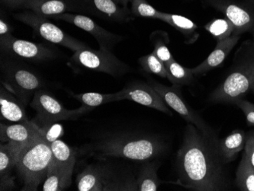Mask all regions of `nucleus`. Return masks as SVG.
Returning a JSON list of instances; mask_svg holds the SVG:
<instances>
[{
	"instance_id": "f257e3e1",
	"label": "nucleus",
	"mask_w": 254,
	"mask_h": 191,
	"mask_svg": "<svg viewBox=\"0 0 254 191\" xmlns=\"http://www.w3.org/2000/svg\"><path fill=\"white\" fill-rule=\"evenodd\" d=\"M215 130L205 132L188 124L176 159V185L195 191L231 189L228 172Z\"/></svg>"
},
{
	"instance_id": "f03ea898",
	"label": "nucleus",
	"mask_w": 254,
	"mask_h": 191,
	"mask_svg": "<svg viewBox=\"0 0 254 191\" xmlns=\"http://www.w3.org/2000/svg\"><path fill=\"white\" fill-rule=\"evenodd\" d=\"M90 154L98 158H119L135 161L157 159L168 150L161 136L146 132H120L90 145Z\"/></svg>"
},
{
	"instance_id": "7ed1b4c3",
	"label": "nucleus",
	"mask_w": 254,
	"mask_h": 191,
	"mask_svg": "<svg viewBox=\"0 0 254 191\" xmlns=\"http://www.w3.org/2000/svg\"><path fill=\"white\" fill-rule=\"evenodd\" d=\"M225 80L209 96L212 103H232L242 98L254 85V41L244 43Z\"/></svg>"
},
{
	"instance_id": "20e7f679",
	"label": "nucleus",
	"mask_w": 254,
	"mask_h": 191,
	"mask_svg": "<svg viewBox=\"0 0 254 191\" xmlns=\"http://www.w3.org/2000/svg\"><path fill=\"white\" fill-rule=\"evenodd\" d=\"M53 160L51 143L44 132L25 145L20 152L16 168L23 182L22 191H35L48 175Z\"/></svg>"
},
{
	"instance_id": "39448f33",
	"label": "nucleus",
	"mask_w": 254,
	"mask_h": 191,
	"mask_svg": "<svg viewBox=\"0 0 254 191\" xmlns=\"http://www.w3.org/2000/svg\"><path fill=\"white\" fill-rule=\"evenodd\" d=\"M78 191H138L132 172L105 165H89L76 178Z\"/></svg>"
},
{
	"instance_id": "423d86ee",
	"label": "nucleus",
	"mask_w": 254,
	"mask_h": 191,
	"mask_svg": "<svg viewBox=\"0 0 254 191\" xmlns=\"http://www.w3.org/2000/svg\"><path fill=\"white\" fill-rule=\"evenodd\" d=\"M1 85L14 94L25 106L44 87V81L31 67L5 57L1 60Z\"/></svg>"
},
{
	"instance_id": "0eeeda50",
	"label": "nucleus",
	"mask_w": 254,
	"mask_h": 191,
	"mask_svg": "<svg viewBox=\"0 0 254 191\" xmlns=\"http://www.w3.org/2000/svg\"><path fill=\"white\" fill-rule=\"evenodd\" d=\"M37 112V119L42 127L51 126L62 121H74L93 108L83 106L75 110H68L49 92L41 89L35 92L31 104Z\"/></svg>"
},
{
	"instance_id": "6e6552de",
	"label": "nucleus",
	"mask_w": 254,
	"mask_h": 191,
	"mask_svg": "<svg viewBox=\"0 0 254 191\" xmlns=\"http://www.w3.org/2000/svg\"><path fill=\"white\" fill-rule=\"evenodd\" d=\"M13 17L17 21L32 28L34 32L40 37L53 44H59L74 52L88 48L85 43L68 35L59 27L51 22L48 17L38 15L30 10L14 14Z\"/></svg>"
},
{
	"instance_id": "1a4fd4ad",
	"label": "nucleus",
	"mask_w": 254,
	"mask_h": 191,
	"mask_svg": "<svg viewBox=\"0 0 254 191\" xmlns=\"http://www.w3.org/2000/svg\"><path fill=\"white\" fill-rule=\"evenodd\" d=\"M72 63L85 69L105 72L114 77H121L131 72V67L120 61L111 51L86 48L74 52Z\"/></svg>"
},
{
	"instance_id": "9d476101",
	"label": "nucleus",
	"mask_w": 254,
	"mask_h": 191,
	"mask_svg": "<svg viewBox=\"0 0 254 191\" xmlns=\"http://www.w3.org/2000/svg\"><path fill=\"white\" fill-rule=\"evenodd\" d=\"M1 52L8 58L33 63H41L55 59L57 52L39 43L18 39L12 36L0 38Z\"/></svg>"
},
{
	"instance_id": "9b49d317",
	"label": "nucleus",
	"mask_w": 254,
	"mask_h": 191,
	"mask_svg": "<svg viewBox=\"0 0 254 191\" xmlns=\"http://www.w3.org/2000/svg\"><path fill=\"white\" fill-rule=\"evenodd\" d=\"M148 83L152 85L165 103L175 112L179 114L188 124L194 125L198 129L205 132H210L213 129L207 125L206 122L198 115L185 101L181 92V87L173 85L167 86L153 79H149Z\"/></svg>"
},
{
	"instance_id": "f8f14e48",
	"label": "nucleus",
	"mask_w": 254,
	"mask_h": 191,
	"mask_svg": "<svg viewBox=\"0 0 254 191\" xmlns=\"http://www.w3.org/2000/svg\"><path fill=\"white\" fill-rule=\"evenodd\" d=\"M205 6L212 7L222 12L235 27L233 35L244 33L254 35V10L244 4L231 0H201Z\"/></svg>"
},
{
	"instance_id": "ddd939ff",
	"label": "nucleus",
	"mask_w": 254,
	"mask_h": 191,
	"mask_svg": "<svg viewBox=\"0 0 254 191\" xmlns=\"http://www.w3.org/2000/svg\"><path fill=\"white\" fill-rule=\"evenodd\" d=\"M48 18L66 21L68 23L72 24L89 33L95 38L99 44L100 49L101 50L111 51L118 43L124 39V37L107 31L105 28L98 25L91 18L85 15L65 12L60 15H53Z\"/></svg>"
},
{
	"instance_id": "4468645a",
	"label": "nucleus",
	"mask_w": 254,
	"mask_h": 191,
	"mask_svg": "<svg viewBox=\"0 0 254 191\" xmlns=\"http://www.w3.org/2000/svg\"><path fill=\"white\" fill-rule=\"evenodd\" d=\"M117 94L118 101L129 100L139 105L163 112L166 115H172V112L168 108V105L149 83L132 82L126 85Z\"/></svg>"
},
{
	"instance_id": "2eb2a0df",
	"label": "nucleus",
	"mask_w": 254,
	"mask_h": 191,
	"mask_svg": "<svg viewBox=\"0 0 254 191\" xmlns=\"http://www.w3.org/2000/svg\"><path fill=\"white\" fill-rule=\"evenodd\" d=\"M81 12H89L105 19L127 23L133 20L131 10L118 5L114 0H77Z\"/></svg>"
},
{
	"instance_id": "dca6fc26",
	"label": "nucleus",
	"mask_w": 254,
	"mask_h": 191,
	"mask_svg": "<svg viewBox=\"0 0 254 191\" xmlns=\"http://www.w3.org/2000/svg\"><path fill=\"white\" fill-rule=\"evenodd\" d=\"M25 145L12 142H2L0 145V191H11L15 188L12 172Z\"/></svg>"
},
{
	"instance_id": "f3484780",
	"label": "nucleus",
	"mask_w": 254,
	"mask_h": 191,
	"mask_svg": "<svg viewBox=\"0 0 254 191\" xmlns=\"http://www.w3.org/2000/svg\"><path fill=\"white\" fill-rule=\"evenodd\" d=\"M42 132V129L33 122L13 123L0 125V140L2 142H12L26 145Z\"/></svg>"
},
{
	"instance_id": "a211bd4d",
	"label": "nucleus",
	"mask_w": 254,
	"mask_h": 191,
	"mask_svg": "<svg viewBox=\"0 0 254 191\" xmlns=\"http://www.w3.org/2000/svg\"><path fill=\"white\" fill-rule=\"evenodd\" d=\"M241 35H232L222 41H217V45L209 57L197 66L192 68L195 76L205 75L206 72L219 66L225 61L228 54L236 46Z\"/></svg>"
},
{
	"instance_id": "6ab92c4d",
	"label": "nucleus",
	"mask_w": 254,
	"mask_h": 191,
	"mask_svg": "<svg viewBox=\"0 0 254 191\" xmlns=\"http://www.w3.org/2000/svg\"><path fill=\"white\" fill-rule=\"evenodd\" d=\"M25 10L48 18L65 12H81L75 0H27Z\"/></svg>"
},
{
	"instance_id": "aec40b11",
	"label": "nucleus",
	"mask_w": 254,
	"mask_h": 191,
	"mask_svg": "<svg viewBox=\"0 0 254 191\" xmlns=\"http://www.w3.org/2000/svg\"><path fill=\"white\" fill-rule=\"evenodd\" d=\"M25 105L3 85L0 88V113L2 120L13 123L28 122Z\"/></svg>"
},
{
	"instance_id": "412c9836",
	"label": "nucleus",
	"mask_w": 254,
	"mask_h": 191,
	"mask_svg": "<svg viewBox=\"0 0 254 191\" xmlns=\"http://www.w3.org/2000/svg\"><path fill=\"white\" fill-rule=\"evenodd\" d=\"M246 134L241 129H235L220 140V151L225 163L233 162L239 152L245 149Z\"/></svg>"
},
{
	"instance_id": "4be33fe9",
	"label": "nucleus",
	"mask_w": 254,
	"mask_h": 191,
	"mask_svg": "<svg viewBox=\"0 0 254 191\" xmlns=\"http://www.w3.org/2000/svg\"><path fill=\"white\" fill-rule=\"evenodd\" d=\"M160 163L158 161H145L136 178L138 191H156L162 184L158 178V169Z\"/></svg>"
},
{
	"instance_id": "5701e85b",
	"label": "nucleus",
	"mask_w": 254,
	"mask_h": 191,
	"mask_svg": "<svg viewBox=\"0 0 254 191\" xmlns=\"http://www.w3.org/2000/svg\"><path fill=\"white\" fill-rule=\"evenodd\" d=\"M72 172H67L61 167L51 162L48 175L44 181L42 191H62L70 186L72 183Z\"/></svg>"
},
{
	"instance_id": "b1692460",
	"label": "nucleus",
	"mask_w": 254,
	"mask_h": 191,
	"mask_svg": "<svg viewBox=\"0 0 254 191\" xmlns=\"http://www.w3.org/2000/svg\"><path fill=\"white\" fill-rule=\"evenodd\" d=\"M158 20L165 21L168 25L180 31L184 35V38L188 39V43L193 42L197 38L198 34L196 33L197 25L187 17L176 15V14L161 12Z\"/></svg>"
},
{
	"instance_id": "393cba45",
	"label": "nucleus",
	"mask_w": 254,
	"mask_h": 191,
	"mask_svg": "<svg viewBox=\"0 0 254 191\" xmlns=\"http://www.w3.org/2000/svg\"><path fill=\"white\" fill-rule=\"evenodd\" d=\"M53 162L67 172H73L75 164V153L66 143L57 139L51 142Z\"/></svg>"
},
{
	"instance_id": "a878e982",
	"label": "nucleus",
	"mask_w": 254,
	"mask_h": 191,
	"mask_svg": "<svg viewBox=\"0 0 254 191\" xmlns=\"http://www.w3.org/2000/svg\"><path fill=\"white\" fill-rule=\"evenodd\" d=\"M165 65L168 72V78L173 85L181 87L190 85L193 82L194 74L192 68L183 66L175 60Z\"/></svg>"
},
{
	"instance_id": "bb28decb",
	"label": "nucleus",
	"mask_w": 254,
	"mask_h": 191,
	"mask_svg": "<svg viewBox=\"0 0 254 191\" xmlns=\"http://www.w3.org/2000/svg\"><path fill=\"white\" fill-rule=\"evenodd\" d=\"M235 184L242 191H254V168L243 153L236 172Z\"/></svg>"
},
{
	"instance_id": "cd10ccee",
	"label": "nucleus",
	"mask_w": 254,
	"mask_h": 191,
	"mask_svg": "<svg viewBox=\"0 0 254 191\" xmlns=\"http://www.w3.org/2000/svg\"><path fill=\"white\" fill-rule=\"evenodd\" d=\"M205 29L217 41H220L232 36L235 31V27L227 18H216L205 25Z\"/></svg>"
},
{
	"instance_id": "c85d7f7f",
	"label": "nucleus",
	"mask_w": 254,
	"mask_h": 191,
	"mask_svg": "<svg viewBox=\"0 0 254 191\" xmlns=\"http://www.w3.org/2000/svg\"><path fill=\"white\" fill-rule=\"evenodd\" d=\"M75 99L79 101L83 106L94 108L100 105L118 102V94H101L98 92H86L82 94H72Z\"/></svg>"
},
{
	"instance_id": "c756f323",
	"label": "nucleus",
	"mask_w": 254,
	"mask_h": 191,
	"mask_svg": "<svg viewBox=\"0 0 254 191\" xmlns=\"http://www.w3.org/2000/svg\"><path fill=\"white\" fill-rule=\"evenodd\" d=\"M138 64L145 72L155 74L161 78H168L166 65L157 58L153 52L139 58Z\"/></svg>"
},
{
	"instance_id": "7c9ffc66",
	"label": "nucleus",
	"mask_w": 254,
	"mask_h": 191,
	"mask_svg": "<svg viewBox=\"0 0 254 191\" xmlns=\"http://www.w3.org/2000/svg\"><path fill=\"white\" fill-rule=\"evenodd\" d=\"M164 35L165 33H153L152 35V41L154 44V54L160 61H162L166 65L175 59L173 58L169 48L167 46L168 41H165V39L168 37H164Z\"/></svg>"
},
{
	"instance_id": "2f4dec72",
	"label": "nucleus",
	"mask_w": 254,
	"mask_h": 191,
	"mask_svg": "<svg viewBox=\"0 0 254 191\" xmlns=\"http://www.w3.org/2000/svg\"><path fill=\"white\" fill-rule=\"evenodd\" d=\"M131 12L134 16L158 19L161 12L148 3L146 0H132Z\"/></svg>"
},
{
	"instance_id": "473e14b6",
	"label": "nucleus",
	"mask_w": 254,
	"mask_h": 191,
	"mask_svg": "<svg viewBox=\"0 0 254 191\" xmlns=\"http://www.w3.org/2000/svg\"><path fill=\"white\" fill-rule=\"evenodd\" d=\"M233 104L239 107L240 109L243 111L246 117L247 122L249 126H254V104L245 101L242 98L235 100Z\"/></svg>"
},
{
	"instance_id": "72a5a7b5",
	"label": "nucleus",
	"mask_w": 254,
	"mask_h": 191,
	"mask_svg": "<svg viewBox=\"0 0 254 191\" xmlns=\"http://www.w3.org/2000/svg\"><path fill=\"white\" fill-rule=\"evenodd\" d=\"M247 159L254 168V130L250 131L246 134L245 152Z\"/></svg>"
},
{
	"instance_id": "f704fd0d",
	"label": "nucleus",
	"mask_w": 254,
	"mask_h": 191,
	"mask_svg": "<svg viewBox=\"0 0 254 191\" xmlns=\"http://www.w3.org/2000/svg\"><path fill=\"white\" fill-rule=\"evenodd\" d=\"M27 0H1L4 6L11 10L25 9Z\"/></svg>"
},
{
	"instance_id": "c9c22d12",
	"label": "nucleus",
	"mask_w": 254,
	"mask_h": 191,
	"mask_svg": "<svg viewBox=\"0 0 254 191\" xmlns=\"http://www.w3.org/2000/svg\"><path fill=\"white\" fill-rule=\"evenodd\" d=\"M11 32H12V29L11 26L3 18H1L0 19V38L10 36L11 35Z\"/></svg>"
},
{
	"instance_id": "e433bc0d",
	"label": "nucleus",
	"mask_w": 254,
	"mask_h": 191,
	"mask_svg": "<svg viewBox=\"0 0 254 191\" xmlns=\"http://www.w3.org/2000/svg\"><path fill=\"white\" fill-rule=\"evenodd\" d=\"M114 1L118 5L124 7V8H128V5H129V2H132V0H114Z\"/></svg>"
},
{
	"instance_id": "4c0bfd02",
	"label": "nucleus",
	"mask_w": 254,
	"mask_h": 191,
	"mask_svg": "<svg viewBox=\"0 0 254 191\" xmlns=\"http://www.w3.org/2000/svg\"><path fill=\"white\" fill-rule=\"evenodd\" d=\"M251 92H254V85H253L252 88H251Z\"/></svg>"
},
{
	"instance_id": "58836bf2",
	"label": "nucleus",
	"mask_w": 254,
	"mask_h": 191,
	"mask_svg": "<svg viewBox=\"0 0 254 191\" xmlns=\"http://www.w3.org/2000/svg\"><path fill=\"white\" fill-rule=\"evenodd\" d=\"M244 1H245V0H244Z\"/></svg>"
}]
</instances>
